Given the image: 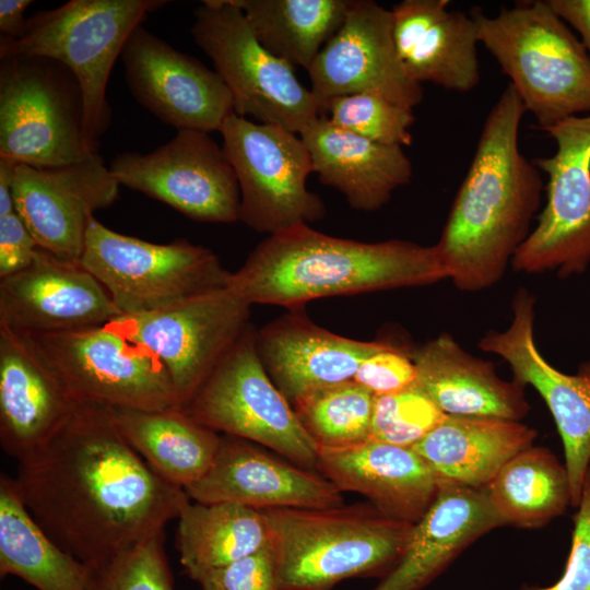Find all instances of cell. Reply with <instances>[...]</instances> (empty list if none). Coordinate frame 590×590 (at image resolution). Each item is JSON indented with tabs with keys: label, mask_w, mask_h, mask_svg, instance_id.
Masks as SVG:
<instances>
[{
	"label": "cell",
	"mask_w": 590,
	"mask_h": 590,
	"mask_svg": "<svg viewBox=\"0 0 590 590\" xmlns=\"http://www.w3.org/2000/svg\"><path fill=\"white\" fill-rule=\"evenodd\" d=\"M30 515L62 550L96 569L177 519L186 491L158 474L118 429L111 409L78 403L14 479Z\"/></svg>",
	"instance_id": "1"
},
{
	"label": "cell",
	"mask_w": 590,
	"mask_h": 590,
	"mask_svg": "<svg viewBox=\"0 0 590 590\" xmlns=\"http://www.w3.org/2000/svg\"><path fill=\"white\" fill-rule=\"evenodd\" d=\"M527 109L508 84L488 113L435 247L461 291L496 284L530 234L540 208V169L519 148Z\"/></svg>",
	"instance_id": "2"
},
{
	"label": "cell",
	"mask_w": 590,
	"mask_h": 590,
	"mask_svg": "<svg viewBox=\"0 0 590 590\" xmlns=\"http://www.w3.org/2000/svg\"><path fill=\"white\" fill-rule=\"evenodd\" d=\"M449 279L434 246L401 239L363 243L300 224L268 236L229 274L251 306L304 307L323 297L430 285Z\"/></svg>",
	"instance_id": "3"
},
{
	"label": "cell",
	"mask_w": 590,
	"mask_h": 590,
	"mask_svg": "<svg viewBox=\"0 0 590 590\" xmlns=\"http://www.w3.org/2000/svg\"><path fill=\"white\" fill-rule=\"evenodd\" d=\"M260 510L274 552L276 590H331L349 578H384L413 528L371 504Z\"/></svg>",
	"instance_id": "4"
},
{
	"label": "cell",
	"mask_w": 590,
	"mask_h": 590,
	"mask_svg": "<svg viewBox=\"0 0 590 590\" xmlns=\"http://www.w3.org/2000/svg\"><path fill=\"white\" fill-rule=\"evenodd\" d=\"M471 15L479 43L509 76L540 130L590 113V56L547 0L518 2L495 16Z\"/></svg>",
	"instance_id": "5"
},
{
	"label": "cell",
	"mask_w": 590,
	"mask_h": 590,
	"mask_svg": "<svg viewBox=\"0 0 590 590\" xmlns=\"http://www.w3.org/2000/svg\"><path fill=\"white\" fill-rule=\"evenodd\" d=\"M167 0H71L27 19L17 39H0V55L50 58L68 67L83 96L85 133L97 152L99 138L110 125L106 97L116 59L135 27Z\"/></svg>",
	"instance_id": "6"
},
{
	"label": "cell",
	"mask_w": 590,
	"mask_h": 590,
	"mask_svg": "<svg viewBox=\"0 0 590 590\" xmlns=\"http://www.w3.org/2000/svg\"><path fill=\"white\" fill-rule=\"evenodd\" d=\"M94 153L71 70L50 58L0 55V157L47 168Z\"/></svg>",
	"instance_id": "7"
},
{
	"label": "cell",
	"mask_w": 590,
	"mask_h": 590,
	"mask_svg": "<svg viewBox=\"0 0 590 590\" xmlns=\"http://www.w3.org/2000/svg\"><path fill=\"white\" fill-rule=\"evenodd\" d=\"M191 35L227 86L234 113L302 134L321 117L294 67L257 39L233 0H205L193 12Z\"/></svg>",
	"instance_id": "8"
},
{
	"label": "cell",
	"mask_w": 590,
	"mask_h": 590,
	"mask_svg": "<svg viewBox=\"0 0 590 590\" xmlns=\"http://www.w3.org/2000/svg\"><path fill=\"white\" fill-rule=\"evenodd\" d=\"M80 262L108 291L120 315L148 314L227 286L231 272L211 249L176 239L155 244L93 217Z\"/></svg>",
	"instance_id": "9"
},
{
	"label": "cell",
	"mask_w": 590,
	"mask_h": 590,
	"mask_svg": "<svg viewBox=\"0 0 590 590\" xmlns=\"http://www.w3.org/2000/svg\"><path fill=\"white\" fill-rule=\"evenodd\" d=\"M184 410L216 433L268 447L296 465L317 471L318 446L266 371L252 324Z\"/></svg>",
	"instance_id": "10"
},
{
	"label": "cell",
	"mask_w": 590,
	"mask_h": 590,
	"mask_svg": "<svg viewBox=\"0 0 590 590\" xmlns=\"http://www.w3.org/2000/svg\"><path fill=\"white\" fill-rule=\"evenodd\" d=\"M220 132L238 180V221L270 236L324 216L321 198L306 185L314 168L299 134L235 113Z\"/></svg>",
	"instance_id": "11"
},
{
	"label": "cell",
	"mask_w": 590,
	"mask_h": 590,
	"mask_svg": "<svg viewBox=\"0 0 590 590\" xmlns=\"http://www.w3.org/2000/svg\"><path fill=\"white\" fill-rule=\"evenodd\" d=\"M30 335L78 403L143 411L180 408L156 355L106 326Z\"/></svg>",
	"instance_id": "12"
},
{
	"label": "cell",
	"mask_w": 590,
	"mask_h": 590,
	"mask_svg": "<svg viewBox=\"0 0 590 590\" xmlns=\"http://www.w3.org/2000/svg\"><path fill=\"white\" fill-rule=\"evenodd\" d=\"M250 315L251 305L225 286L161 310L120 315L106 327L156 355L184 409L252 324Z\"/></svg>",
	"instance_id": "13"
},
{
	"label": "cell",
	"mask_w": 590,
	"mask_h": 590,
	"mask_svg": "<svg viewBox=\"0 0 590 590\" xmlns=\"http://www.w3.org/2000/svg\"><path fill=\"white\" fill-rule=\"evenodd\" d=\"M556 143L552 156L535 160L547 175L546 204L511 266L526 273L580 274L590 263V114L543 130Z\"/></svg>",
	"instance_id": "14"
},
{
	"label": "cell",
	"mask_w": 590,
	"mask_h": 590,
	"mask_svg": "<svg viewBox=\"0 0 590 590\" xmlns=\"http://www.w3.org/2000/svg\"><path fill=\"white\" fill-rule=\"evenodd\" d=\"M120 186L205 223L238 221L240 191L223 149L202 131L180 130L150 153L123 152L109 164Z\"/></svg>",
	"instance_id": "15"
},
{
	"label": "cell",
	"mask_w": 590,
	"mask_h": 590,
	"mask_svg": "<svg viewBox=\"0 0 590 590\" xmlns=\"http://www.w3.org/2000/svg\"><path fill=\"white\" fill-rule=\"evenodd\" d=\"M534 296L519 288L512 299V318L504 331H488L479 347L505 359L520 386H532L547 405L563 441L571 506L577 507L590 467V364L575 375L553 367L534 339Z\"/></svg>",
	"instance_id": "16"
},
{
	"label": "cell",
	"mask_w": 590,
	"mask_h": 590,
	"mask_svg": "<svg viewBox=\"0 0 590 590\" xmlns=\"http://www.w3.org/2000/svg\"><path fill=\"white\" fill-rule=\"evenodd\" d=\"M321 109L333 97L369 93L413 109L422 84L404 70L393 38L392 12L371 0H351L344 21L307 70Z\"/></svg>",
	"instance_id": "17"
},
{
	"label": "cell",
	"mask_w": 590,
	"mask_h": 590,
	"mask_svg": "<svg viewBox=\"0 0 590 590\" xmlns=\"http://www.w3.org/2000/svg\"><path fill=\"white\" fill-rule=\"evenodd\" d=\"M120 57L134 99L177 131H220L234 113L231 93L216 71L142 25L133 30Z\"/></svg>",
	"instance_id": "18"
},
{
	"label": "cell",
	"mask_w": 590,
	"mask_h": 590,
	"mask_svg": "<svg viewBox=\"0 0 590 590\" xmlns=\"http://www.w3.org/2000/svg\"><path fill=\"white\" fill-rule=\"evenodd\" d=\"M119 182L97 153L58 167L17 164L13 198L37 245L67 260L80 261L94 212L110 206Z\"/></svg>",
	"instance_id": "19"
},
{
	"label": "cell",
	"mask_w": 590,
	"mask_h": 590,
	"mask_svg": "<svg viewBox=\"0 0 590 590\" xmlns=\"http://www.w3.org/2000/svg\"><path fill=\"white\" fill-rule=\"evenodd\" d=\"M118 316L108 291L80 261L40 247L28 267L0 279V326L22 333L103 327Z\"/></svg>",
	"instance_id": "20"
},
{
	"label": "cell",
	"mask_w": 590,
	"mask_h": 590,
	"mask_svg": "<svg viewBox=\"0 0 590 590\" xmlns=\"http://www.w3.org/2000/svg\"><path fill=\"white\" fill-rule=\"evenodd\" d=\"M186 493L198 503H235L255 509L343 505L342 492L322 474L231 435H221L210 469Z\"/></svg>",
	"instance_id": "21"
},
{
	"label": "cell",
	"mask_w": 590,
	"mask_h": 590,
	"mask_svg": "<svg viewBox=\"0 0 590 590\" xmlns=\"http://www.w3.org/2000/svg\"><path fill=\"white\" fill-rule=\"evenodd\" d=\"M292 308L256 329V347L269 377L293 405L322 388L353 380L361 363L386 342L359 341L311 321Z\"/></svg>",
	"instance_id": "22"
},
{
	"label": "cell",
	"mask_w": 590,
	"mask_h": 590,
	"mask_svg": "<svg viewBox=\"0 0 590 590\" xmlns=\"http://www.w3.org/2000/svg\"><path fill=\"white\" fill-rule=\"evenodd\" d=\"M75 402L30 334L0 326V444L21 460L63 425Z\"/></svg>",
	"instance_id": "23"
},
{
	"label": "cell",
	"mask_w": 590,
	"mask_h": 590,
	"mask_svg": "<svg viewBox=\"0 0 590 590\" xmlns=\"http://www.w3.org/2000/svg\"><path fill=\"white\" fill-rule=\"evenodd\" d=\"M317 471L341 492L359 493L382 514L413 524L439 488L433 470L412 447L373 439L318 447Z\"/></svg>",
	"instance_id": "24"
},
{
	"label": "cell",
	"mask_w": 590,
	"mask_h": 590,
	"mask_svg": "<svg viewBox=\"0 0 590 590\" xmlns=\"http://www.w3.org/2000/svg\"><path fill=\"white\" fill-rule=\"evenodd\" d=\"M448 0H403L391 9L393 38L408 75L456 92L480 83L477 25Z\"/></svg>",
	"instance_id": "25"
},
{
	"label": "cell",
	"mask_w": 590,
	"mask_h": 590,
	"mask_svg": "<svg viewBox=\"0 0 590 590\" xmlns=\"http://www.w3.org/2000/svg\"><path fill=\"white\" fill-rule=\"evenodd\" d=\"M503 526L485 489L439 483L400 560L374 590H423L469 545Z\"/></svg>",
	"instance_id": "26"
},
{
	"label": "cell",
	"mask_w": 590,
	"mask_h": 590,
	"mask_svg": "<svg viewBox=\"0 0 590 590\" xmlns=\"http://www.w3.org/2000/svg\"><path fill=\"white\" fill-rule=\"evenodd\" d=\"M299 135L319 181L340 191L355 210L382 208L411 180L412 164L402 146L368 140L324 116Z\"/></svg>",
	"instance_id": "27"
},
{
	"label": "cell",
	"mask_w": 590,
	"mask_h": 590,
	"mask_svg": "<svg viewBox=\"0 0 590 590\" xmlns=\"http://www.w3.org/2000/svg\"><path fill=\"white\" fill-rule=\"evenodd\" d=\"M417 382L447 415L520 421L530 411L523 387L502 379L491 362L441 333L410 351Z\"/></svg>",
	"instance_id": "28"
},
{
	"label": "cell",
	"mask_w": 590,
	"mask_h": 590,
	"mask_svg": "<svg viewBox=\"0 0 590 590\" xmlns=\"http://www.w3.org/2000/svg\"><path fill=\"white\" fill-rule=\"evenodd\" d=\"M538 432L520 421L447 415L412 448L439 483L485 489L499 470L533 445Z\"/></svg>",
	"instance_id": "29"
},
{
	"label": "cell",
	"mask_w": 590,
	"mask_h": 590,
	"mask_svg": "<svg viewBox=\"0 0 590 590\" xmlns=\"http://www.w3.org/2000/svg\"><path fill=\"white\" fill-rule=\"evenodd\" d=\"M110 409L125 439L166 482L186 491L210 469L221 435L184 409Z\"/></svg>",
	"instance_id": "30"
},
{
	"label": "cell",
	"mask_w": 590,
	"mask_h": 590,
	"mask_svg": "<svg viewBox=\"0 0 590 590\" xmlns=\"http://www.w3.org/2000/svg\"><path fill=\"white\" fill-rule=\"evenodd\" d=\"M37 590H90L93 569L57 545L25 507L14 479L0 476V576Z\"/></svg>",
	"instance_id": "31"
},
{
	"label": "cell",
	"mask_w": 590,
	"mask_h": 590,
	"mask_svg": "<svg viewBox=\"0 0 590 590\" xmlns=\"http://www.w3.org/2000/svg\"><path fill=\"white\" fill-rule=\"evenodd\" d=\"M177 519L179 560L193 580L258 551L269 540L262 511L235 503L189 502Z\"/></svg>",
	"instance_id": "32"
},
{
	"label": "cell",
	"mask_w": 590,
	"mask_h": 590,
	"mask_svg": "<svg viewBox=\"0 0 590 590\" xmlns=\"http://www.w3.org/2000/svg\"><path fill=\"white\" fill-rule=\"evenodd\" d=\"M506 524L541 528L571 506L565 464L547 448L530 446L510 459L486 486Z\"/></svg>",
	"instance_id": "33"
},
{
	"label": "cell",
	"mask_w": 590,
	"mask_h": 590,
	"mask_svg": "<svg viewBox=\"0 0 590 590\" xmlns=\"http://www.w3.org/2000/svg\"><path fill=\"white\" fill-rule=\"evenodd\" d=\"M260 44L293 67L310 68L342 25L351 0H233Z\"/></svg>",
	"instance_id": "34"
},
{
	"label": "cell",
	"mask_w": 590,
	"mask_h": 590,
	"mask_svg": "<svg viewBox=\"0 0 590 590\" xmlns=\"http://www.w3.org/2000/svg\"><path fill=\"white\" fill-rule=\"evenodd\" d=\"M375 394L354 380L322 388L292 406L318 447H344L369 439Z\"/></svg>",
	"instance_id": "35"
},
{
	"label": "cell",
	"mask_w": 590,
	"mask_h": 590,
	"mask_svg": "<svg viewBox=\"0 0 590 590\" xmlns=\"http://www.w3.org/2000/svg\"><path fill=\"white\" fill-rule=\"evenodd\" d=\"M321 116L341 129L378 143L402 148L412 143L413 109L376 94L358 93L330 98L323 104Z\"/></svg>",
	"instance_id": "36"
},
{
	"label": "cell",
	"mask_w": 590,
	"mask_h": 590,
	"mask_svg": "<svg viewBox=\"0 0 590 590\" xmlns=\"http://www.w3.org/2000/svg\"><path fill=\"white\" fill-rule=\"evenodd\" d=\"M446 416L416 381L398 392L375 396L369 439L413 447Z\"/></svg>",
	"instance_id": "37"
},
{
	"label": "cell",
	"mask_w": 590,
	"mask_h": 590,
	"mask_svg": "<svg viewBox=\"0 0 590 590\" xmlns=\"http://www.w3.org/2000/svg\"><path fill=\"white\" fill-rule=\"evenodd\" d=\"M90 590H174L164 530L93 569Z\"/></svg>",
	"instance_id": "38"
},
{
	"label": "cell",
	"mask_w": 590,
	"mask_h": 590,
	"mask_svg": "<svg viewBox=\"0 0 590 590\" xmlns=\"http://www.w3.org/2000/svg\"><path fill=\"white\" fill-rule=\"evenodd\" d=\"M201 590H276V564L270 541L258 551L196 580Z\"/></svg>",
	"instance_id": "39"
},
{
	"label": "cell",
	"mask_w": 590,
	"mask_h": 590,
	"mask_svg": "<svg viewBox=\"0 0 590 590\" xmlns=\"http://www.w3.org/2000/svg\"><path fill=\"white\" fill-rule=\"evenodd\" d=\"M354 381L375 396L394 393L417 381L410 351L386 343L359 365Z\"/></svg>",
	"instance_id": "40"
},
{
	"label": "cell",
	"mask_w": 590,
	"mask_h": 590,
	"mask_svg": "<svg viewBox=\"0 0 590 590\" xmlns=\"http://www.w3.org/2000/svg\"><path fill=\"white\" fill-rule=\"evenodd\" d=\"M520 590H590V467L574 516L571 546L562 577L548 587L523 585Z\"/></svg>",
	"instance_id": "41"
},
{
	"label": "cell",
	"mask_w": 590,
	"mask_h": 590,
	"mask_svg": "<svg viewBox=\"0 0 590 590\" xmlns=\"http://www.w3.org/2000/svg\"><path fill=\"white\" fill-rule=\"evenodd\" d=\"M38 248L16 210L0 215V279L28 267Z\"/></svg>",
	"instance_id": "42"
},
{
	"label": "cell",
	"mask_w": 590,
	"mask_h": 590,
	"mask_svg": "<svg viewBox=\"0 0 590 590\" xmlns=\"http://www.w3.org/2000/svg\"><path fill=\"white\" fill-rule=\"evenodd\" d=\"M554 11L580 36L590 56V0H547Z\"/></svg>",
	"instance_id": "43"
},
{
	"label": "cell",
	"mask_w": 590,
	"mask_h": 590,
	"mask_svg": "<svg viewBox=\"0 0 590 590\" xmlns=\"http://www.w3.org/2000/svg\"><path fill=\"white\" fill-rule=\"evenodd\" d=\"M31 3V0L0 1L1 38L14 40L22 36L27 24L24 12Z\"/></svg>",
	"instance_id": "44"
},
{
	"label": "cell",
	"mask_w": 590,
	"mask_h": 590,
	"mask_svg": "<svg viewBox=\"0 0 590 590\" xmlns=\"http://www.w3.org/2000/svg\"><path fill=\"white\" fill-rule=\"evenodd\" d=\"M17 163L0 157V215L10 213L15 209L13 198L14 172Z\"/></svg>",
	"instance_id": "45"
}]
</instances>
